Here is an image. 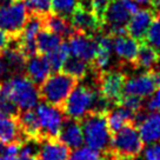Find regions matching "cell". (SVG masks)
Listing matches in <instances>:
<instances>
[{
  "mask_svg": "<svg viewBox=\"0 0 160 160\" xmlns=\"http://www.w3.org/2000/svg\"><path fill=\"white\" fill-rule=\"evenodd\" d=\"M145 142L134 122H130L112 134L111 148L106 154H112L126 159L138 158L144 150Z\"/></svg>",
  "mask_w": 160,
  "mask_h": 160,
  "instance_id": "5b68a950",
  "label": "cell"
},
{
  "mask_svg": "<svg viewBox=\"0 0 160 160\" xmlns=\"http://www.w3.org/2000/svg\"><path fill=\"white\" fill-rule=\"evenodd\" d=\"M144 41L151 47H153L160 54V12L155 13L154 19L146 33Z\"/></svg>",
  "mask_w": 160,
  "mask_h": 160,
  "instance_id": "83f0119b",
  "label": "cell"
},
{
  "mask_svg": "<svg viewBox=\"0 0 160 160\" xmlns=\"http://www.w3.org/2000/svg\"><path fill=\"white\" fill-rule=\"evenodd\" d=\"M39 140H25L20 146L19 153L14 160H39Z\"/></svg>",
  "mask_w": 160,
  "mask_h": 160,
  "instance_id": "4316f807",
  "label": "cell"
},
{
  "mask_svg": "<svg viewBox=\"0 0 160 160\" xmlns=\"http://www.w3.org/2000/svg\"><path fill=\"white\" fill-rule=\"evenodd\" d=\"M106 117H107V124H108L111 133L114 134L115 132H118L125 125L130 122H134L135 114L125 108L124 106L115 105L113 106V108H110L106 112Z\"/></svg>",
  "mask_w": 160,
  "mask_h": 160,
  "instance_id": "7402d4cb",
  "label": "cell"
},
{
  "mask_svg": "<svg viewBox=\"0 0 160 160\" xmlns=\"http://www.w3.org/2000/svg\"><path fill=\"white\" fill-rule=\"evenodd\" d=\"M28 18V12L22 0H15L10 5L0 6V28L5 31L10 38L21 34Z\"/></svg>",
  "mask_w": 160,
  "mask_h": 160,
  "instance_id": "ba28073f",
  "label": "cell"
},
{
  "mask_svg": "<svg viewBox=\"0 0 160 160\" xmlns=\"http://www.w3.org/2000/svg\"><path fill=\"white\" fill-rule=\"evenodd\" d=\"M25 141L18 115L7 114L0 111V142L4 145Z\"/></svg>",
  "mask_w": 160,
  "mask_h": 160,
  "instance_id": "2e32d148",
  "label": "cell"
},
{
  "mask_svg": "<svg viewBox=\"0 0 160 160\" xmlns=\"http://www.w3.org/2000/svg\"><path fill=\"white\" fill-rule=\"evenodd\" d=\"M77 85L78 79H75L74 77L61 71L54 72L38 86L40 100L51 105L62 107L70 93Z\"/></svg>",
  "mask_w": 160,
  "mask_h": 160,
  "instance_id": "277c9868",
  "label": "cell"
},
{
  "mask_svg": "<svg viewBox=\"0 0 160 160\" xmlns=\"http://www.w3.org/2000/svg\"><path fill=\"white\" fill-rule=\"evenodd\" d=\"M62 72L74 77L75 79H84L87 77L88 72L91 71V64L86 62L85 60H81L77 57L70 55L66 59L65 64L62 66Z\"/></svg>",
  "mask_w": 160,
  "mask_h": 160,
  "instance_id": "d4e9b609",
  "label": "cell"
},
{
  "mask_svg": "<svg viewBox=\"0 0 160 160\" xmlns=\"http://www.w3.org/2000/svg\"><path fill=\"white\" fill-rule=\"evenodd\" d=\"M67 117L82 119L91 112H107L110 102L104 98L97 82L94 85H77L62 106Z\"/></svg>",
  "mask_w": 160,
  "mask_h": 160,
  "instance_id": "6da1fadb",
  "label": "cell"
},
{
  "mask_svg": "<svg viewBox=\"0 0 160 160\" xmlns=\"http://www.w3.org/2000/svg\"><path fill=\"white\" fill-rule=\"evenodd\" d=\"M4 86L11 101L19 112L35 108L39 104V87L25 73L17 74L4 81Z\"/></svg>",
  "mask_w": 160,
  "mask_h": 160,
  "instance_id": "3957f363",
  "label": "cell"
},
{
  "mask_svg": "<svg viewBox=\"0 0 160 160\" xmlns=\"http://www.w3.org/2000/svg\"><path fill=\"white\" fill-rule=\"evenodd\" d=\"M86 146L106 154L111 148L112 133L108 128L106 112H91L80 119Z\"/></svg>",
  "mask_w": 160,
  "mask_h": 160,
  "instance_id": "7a4b0ae2",
  "label": "cell"
},
{
  "mask_svg": "<svg viewBox=\"0 0 160 160\" xmlns=\"http://www.w3.org/2000/svg\"><path fill=\"white\" fill-rule=\"evenodd\" d=\"M135 1H137L138 5L146 6V5H152V2H153L154 0H135Z\"/></svg>",
  "mask_w": 160,
  "mask_h": 160,
  "instance_id": "74e56055",
  "label": "cell"
},
{
  "mask_svg": "<svg viewBox=\"0 0 160 160\" xmlns=\"http://www.w3.org/2000/svg\"><path fill=\"white\" fill-rule=\"evenodd\" d=\"M93 73L104 98L110 102L111 106L119 105L124 95V86L126 81L125 74L119 71L108 70L102 72L93 71Z\"/></svg>",
  "mask_w": 160,
  "mask_h": 160,
  "instance_id": "9c48e42d",
  "label": "cell"
},
{
  "mask_svg": "<svg viewBox=\"0 0 160 160\" xmlns=\"http://www.w3.org/2000/svg\"><path fill=\"white\" fill-rule=\"evenodd\" d=\"M145 107L150 112H160V86H158L152 93V97L146 102Z\"/></svg>",
  "mask_w": 160,
  "mask_h": 160,
  "instance_id": "e575fe53",
  "label": "cell"
},
{
  "mask_svg": "<svg viewBox=\"0 0 160 160\" xmlns=\"http://www.w3.org/2000/svg\"><path fill=\"white\" fill-rule=\"evenodd\" d=\"M137 11L135 0H111L102 17V32L106 28L112 37L126 34V25Z\"/></svg>",
  "mask_w": 160,
  "mask_h": 160,
  "instance_id": "8992f818",
  "label": "cell"
},
{
  "mask_svg": "<svg viewBox=\"0 0 160 160\" xmlns=\"http://www.w3.org/2000/svg\"><path fill=\"white\" fill-rule=\"evenodd\" d=\"M66 42L68 45L70 55L85 60L88 64L93 62L98 51V41L95 37L75 31L73 34L67 38Z\"/></svg>",
  "mask_w": 160,
  "mask_h": 160,
  "instance_id": "30bf717a",
  "label": "cell"
},
{
  "mask_svg": "<svg viewBox=\"0 0 160 160\" xmlns=\"http://www.w3.org/2000/svg\"><path fill=\"white\" fill-rule=\"evenodd\" d=\"M51 72H52V68L45 55L37 53L26 59L25 74L35 85L39 86L41 82H44L50 77Z\"/></svg>",
  "mask_w": 160,
  "mask_h": 160,
  "instance_id": "e0dca14e",
  "label": "cell"
},
{
  "mask_svg": "<svg viewBox=\"0 0 160 160\" xmlns=\"http://www.w3.org/2000/svg\"><path fill=\"white\" fill-rule=\"evenodd\" d=\"M35 112L41 130V141L45 139H58L61 127L67 118L64 108L41 101L35 107Z\"/></svg>",
  "mask_w": 160,
  "mask_h": 160,
  "instance_id": "52a82bcc",
  "label": "cell"
},
{
  "mask_svg": "<svg viewBox=\"0 0 160 160\" xmlns=\"http://www.w3.org/2000/svg\"><path fill=\"white\" fill-rule=\"evenodd\" d=\"M155 88H157V82L154 80L153 73L152 71H148L142 74L126 79L125 86H124V94L135 95L144 99L152 95Z\"/></svg>",
  "mask_w": 160,
  "mask_h": 160,
  "instance_id": "4fadbf2b",
  "label": "cell"
},
{
  "mask_svg": "<svg viewBox=\"0 0 160 160\" xmlns=\"http://www.w3.org/2000/svg\"><path fill=\"white\" fill-rule=\"evenodd\" d=\"M119 105L124 106L125 108L131 111L132 113L138 114L139 112H141V111L144 110V100H142V98H140V97L124 94Z\"/></svg>",
  "mask_w": 160,
  "mask_h": 160,
  "instance_id": "1f68e13d",
  "label": "cell"
},
{
  "mask_svg": "<svg viewBox=\"0 0 160 160\" xmlns=\"http://www.w3.org/2000/svg\"><path fill=\"white\" fill-rule=\"evenodd\" d=\"M0 111L12 115H18V113H19V110L11 101L10 97L5 90L4 82H0Z\"/></svg>",
  "mask_w": 160,
  "mask_h": 160,
  "instance_id": "d6a6232c",
  "label": "cell"
},
{
  "mask_svg": "<svg viewBox=\"0 0 160 160\" xmlns=\"http://www.w3.org/2000/svg\"><path fill=\"white\" fill-rule=\"evenodd\" d=\"M79 0H52V12L70 19Z\"/></svg>",
  "mask_w": 160,
  "mask_h": 160,
  "instance_id": "4dcf8cb0",
  "label": "cell"
},
{
  "mask_svg": "<svg viewBox=\"0 0 160 160\" xmlns=\"http://www.w3.org/2000/svg\"><path fill=\"white\" fill-rule=\"evenodd\" d=\"M70 155V147L61 140L45 139L40 141L39 160H67Z\"/></svg>",
  "mask_w": 160,
  "mask_h": 160,
  "instance_id": "d6986e66",
  "label": "cell"
},
{
  "mask_svg": "<svg viewBox=\"0 0 160 160\" xmlns=\"http://www.w3.org/2000/svg\"><path fill=\"white\" fill-rule=\"evenodd\" d=\"M142 160H160V140L148 144L142 150Z\"/></svg>",
  "mask_w": 160,
  "mask_h": 160,
  "instance_id": "836d02e7",
  "label": "cell"
},
{
  "mask_svg": "<svg viewBox=\"0 0 160 160\" xmlns=\"http://www.w3.org/2000/svg\"><path fill=\"white\" fill-rule=\"evenodd\" d=\"M35 42H37L38 53L45 55L52 51L57 50L64 41H62V38L60 35L52 33L47 30H41L37 35Z\"/></svg>",
  "mask_w": 160,
  "mask_h": 160,
  "instance_id": "cb8c5ba5",
  "label": "cell"
},
{
  "mask_svg": "<svg viewBox=\"0 0 160 160\" xmlns=\"http://www.w3.org/2000/svg\"><path fill=\"white\" fill-rule=\"evenodd\" d=\"M10 35L6 33L5 31H2L0 28V53L5 50L6 47L10 44Z\"/></svg>",
  "mask_w": 160,
  "mask_h": 160,
  "instance_id": "d590c367",
  "label": "cell"
},
{
  "mask_svg": "<svg viewBox=\"0 0 160 160\" xmlns=\"http://www.w3.org/2000/svg\"><path fill=\"white\" fill-rule=\"evenodd\" d=\"M105 160H131V159L120 158V157H115V155H112V154H105Z\"/></svg>",
  "mask_w": 160,
  "mask_h": 160,
  "instance_id": "8d00e7d4",
  "label": "cell"
},
{
  "mask_svg": "<svg viewBox=\"0 0 160 160\" xmlns=\"http://www.w3.org/2000/svg\"><path fill=\"white\" fill-rule=\"evenodd\" d=\"M139 46V41L131 35L122 34L113 37V52L122 64H128L134 67Z\"/></svg>",
  "mask_w": 160,
  "mask_h": 160,
  "instance_id": "9a60e30c",
  "label": "cell"
},
{
  "mask_svg": "<svg viewBox=\"0 0 160 160\" xmlns=\"http://www.w3.org/2000/svg\"><path fill=\"white\" fill-rule=\"evenodd\" d=\"M160 60V54L157 51L144 42L139 46V51L137 54V59L134 62L135 68H144L147 71L154 70V67L158 65Z\"/></svg>",
  "mask_w": 160,
  "mask_h": 160,
  "instance_id": "603a6c76",
  "label": "cell"
},
{
  "mask_svg": "<svg viewBox=\"0 0 160 160\" xmlns=\"http://www.w3.org/2000/svg\"><path fill=\"white\" fill-rule=\"evenodd\" d=\"M155 12L151 8H142L138 10L132 14L130 21L126 25L127 34L138 41H144L146 33L150 28L152 21L154 19Z\"/></svg>",
  "mask_w": 160,
  "mask_h": 160,
  "instance_id": "5bb4252c",
  "label": "cell"
},
{
  "mask_svg": "<svg viewBox=\"0 0 160 160\" xmlns=\"http://www.w3.org/2000/svg\"><path fill=\"white\" fill-rule=\"evenodd\" d=\"M44 30H47L60 35L62 39H67L75 32L74 27L71 24V20L66 17L51 12L50 14L44 17Z\"/></svg>",
  "mask_w": 160,
  "mask_h": 160,
  "instance_id": "44dd1931",
  "label": "cell"
},
{
  "mask_svg": "<svg viewBox=\"0 0 160 160\" xmlns=\"http://www.w3.org/2000/svg\"><path fill=\"white\" fill-rule=\"evenodd\" d=\"M45 57L46 59L48 60V64H50L52 71L53 72H60L62 70V66L65 64L66 59L70 57V50H68L67 42L64 41L57 50L45 54Z\"/></svg>",
  "mask_w": 160,
  "mask_h": 160,
  "instance_id": "484cf974",
  "label": "cell"
},
{
  "mask_svg": "<svg viewBox=\"0 0 160 160\" xmlns=\"http://www.w3.org/2000/svg\"><path fill=\"white\" fill-rule=\"evenodd\" d=\"M71 24L75 31L90 35H98L102 32V21L97 17L92 10L77 6L74 12L70 17Z\"/></svg>",
  "mask_w": 160,
  "mask_h": 160,
  "instance_id": "8fae6325",
  "label": "cell"
},
{
  "mask_svg": "<svg viewBox=\"0 0 160 160\" xmlns=\"http://www.w3.org/2000/svg\"><path fill=\"white\" fill-rule=\"evenodd\" d=\"M2 146H4V144H1V142H0V148H1V147H2Z\"/></svg>",
  "mask_w": 160,
  "mask_h": 160,
  "instance_id": "f35d334b",
  "label": "cell"
},
{
  "mask_svg": "<svg viewBox=\"0 0 160 160\" xmlns=\"http://www.w3.org/2000/svg\"><path fill=\"white\" fill-rule=\"evenodd\" d=\"M28 14L46 17L52 12V0H25Z\"/></svg>",
  "mask_w": 160,
  "mask_h": 160,
  "instance_id": "f546056e",
  "label": "cell"
},
{
  "mask_svg": "<svg viewBox=\"0 0 160 160\" xmlns=\"http://www.w3.org/2000/svg\"><path fill=\"white\" fill-rule=\"evenodd\" d=\"M67 160H105V154L99 151H95L88 146L79 147L70 153Z\"/></svg>",
  "mask_w": 160,
  "mask_h": 160,
  "instance_id": "f1b7e54d",
  "label": "cell"
},
{
  "mask_svg": "<svg viewBox=\"0 0 160 160\" xmlns=\"http://www.w3.org/2000/svg\"><path fill=\"white\" fill-rule=\"evenodd\" d=\"M134 124L137 125L141 139L145 144H152L160 140V112L144 114L141 111L135 114Z\"/></svg>",
  "mask_w": 160,
  "mask_h": 160,
  "instance_id": "7c38bea8",
  "label": "cell"
},
{
  "mask_svg": "<svg viewBox=\"0 0 160 160\" xmlns=\"http://www.w3.org/2000/svg\"><path fill=\"white\" fill-rule=\"evenodd\" d=\"M20 127L25 140L33 139L41 141V130H40L39 119L35 112V108L27 111H20L18 113Z\"/></svg>",
  "mask_w": 160,
  "mask_h": 160,
  "instance_id": "ffe728a7",
  "label": "cell"
},
{
  "mask_svg": "<svg viewBox=\"0 0 160 160\" xmlns=\"http://www.w3.org/2000/svg\"><path fill=\"white\" fill-rule=\"evenodd\" d=\"M59 139L72 150L81 147L84 144V132L80 120L67 117L60 131Z\"/></svg>",
  "mask_w": 160,
  "mask_h": 160,
  "instance_id": "ac0fdd59",
  "label": "cell"
}]
</instances>
